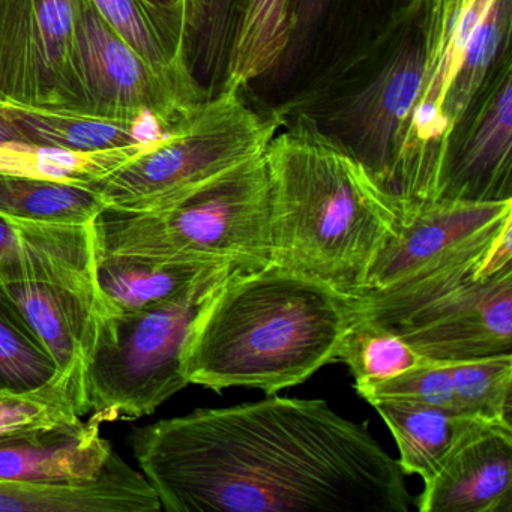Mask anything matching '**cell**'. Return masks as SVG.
Wrapping results in <instances>:
<instances>
[{"instance_id": "4", "label": "cell", "mask_w": 512, "mask_h": 512, "mask_svg": "<svg viewBox=\"0 0 512 512\" xmlns=\"http://www.w3.org/2000/svg\"><path fill=\"white\" fill-rule=\"evenodd\" d=\"M266 152V151H265ZM95 253L170 257L248 272L272 263L271 190L265 154L170 208H106L92 224Z\"/></svg>"}, {"instance_id": "5", "label": "cell", "mask_w": 512, "mask_h": 512, "mask_svg": "<svg viewBox=\"0 0 512 512\" xmlns=\"http://www.w3.org/2000/svg\"><path fill=\"white\" fill-rule=\"evenodd\" d=\"M277 131V121L251 110L241 89L221 88L175 130L91 188L107 208L161 211L265 154Z\"/></svg>"}, {"instance_id": "22", "label": "cell", "mask_w": 512, "mask_h": 512, "mask_svg": "<svg viewBox=\"0 0 512 512\" xmlns=\"http://www.w3.org/2000/svg\"><path fill=\"white\" fill-rule=\"evenodd\" d=\"M511 14L512 0H494L467 43L445 106L451 148L473 103L484 91L494 65L499 62L500 50L508 46Z\"/></svg>"}, {"instance_id": "14", "label": "cell", "mask_w": 512, "mask_h": 512, "mask_svg": "<svg viewBox=\"0 0 512 512\" xmlns=\"http://www.w3.org/2000/svg\"><path fill=\"white\" fill-rule=\"evenodd\" d=\"M415 500L421 512H511L512 425L493 422L461 443Z\"/></svg>"}, {"instance_id": "25", "label": "cell", "mask_w": 512, "mask_h": 512, "mask_svg": "<svg viewBox=\"0 0 512 512\" xmlns=\"http://www.w3.org/2000/svg\"><path fill=\"white\" fill-rule=\"evenodd\" d=\"M337 362L349 367L355 383H362L386 379L433 361L416 352L397 332L362 316L344 337Z\"/></svg>"}, {"instance_id": "1", "label": "cell", "mask_w": 512, "mask_h": 512, "mask_svg": "<svg viewBox=\"0 0 512 512\" xmlns=\"http://www.w3.org/2000/svg\"><path fill=\"white\" fill-rule=\"evenodd\" d=\"M128 443L169 512H407L415 500L397 458L323 400L197 409Z\"/></svg>"}, {"instance_id": "3", "label": "cell", "mask_w": 512, "mask_h": 512, "mask_svg": "<svg viewBox=\"0 0 512 512\" xmlns=\"http://www.w3.org/2000/svg\"><path fill=\"white\" fill-rule=\"evenodd\" d=\"M272 263L347 295L364 290L400 226V200L347 146L311 122L275 133L265 152Z\"/></svg>"}, {"instance_id": "30", "label": "cell", "mask_w": 512, "mask_h": 512, "mask_svg": "<svg viewBox=\"0 0 512 512\" xmlns=\"http://www.w3.org/2000/svg\"><path fill=\"white\" fill-rule=\"evenodd\" d=\"M332 0H296L293 14L292 44L287 56L295 58L296 53L302 52L308 38L317 29L320 20L325 16Z\"/></svg>"}, {"instance_id": "2", "label": "cell", "mask_w": 512, "mask_h": 512, "mask_svg": "<svg viewBox=\"0 0 512 512\" xmlns=\"http://www.w3.org/2000/svg\"><path fill=\"white\" fill-rule=\"evenodd\" d=\"M358 299L281 266L230 272L215 284L188 332L182 373L215 392L301 385L337 364L361 319Z\"/></svg>"}, {"instance_id": "8", "label": "cell", "mask_w": 512, "mask_h": 512, "mask_svg": "<svg viewBox=\"0 0 512 512\" xmlns=\"http://www.w3.org/2000/svg\"><path fill=\"white\" fill-rule=\"evenodd\" d=\"M80 0H0V103L79 113Z\"/></svg>"}, {"instance_id": "24", "label": "cell", "mask_w": 512, "mask_h": 512, "mask_svg": "<svg viewBox=\"0 0 512 512\" xmlns=\"http://www.w3.org/2000/svg\"><path fill=\"white\" fill-rule=\"evenodd\" d=\"M64 382L77 385L62 376L37 335L0 298V391L31 392Z\"/></svg>"}, {"instance_id": "18", "label": "cell", "mask_w": 512, "mask_h": 512, "mask_svg": "<svg viewBox=\"0 0 512 512\" xmlns=\"http://www.w3.org/2000/svg\"><path fill=\"white\" fill-rule=\"evenodd\" d=\"M4 104L14 127L25 142L73 152H103L145 145L175 130L157 121H118L64 110Z\"/></svg>"}, {"instance_id": "13", "label": "cell", "mask_w": 512, "mask_h": 512, "mask_svg": "<svg viewBox=\"0 0 512 512\" xmlns=\"http://www.w3.org/2000/svg\"><path fill=\"white\" fill-rule=\"evenodd\" d=\"M478 115L449 151L436 200L499 202L511 196V62L496 68Z\"/></svg>"}, {"instance_id": "26", "label": "cell", "mask_w": 512, "mask_h": 512, "mask_svg": "<svg viewBox=\"0 0 512 512\" xmlns=\"http://www.w3.org/2000/svg\"><path fill=\"white\" fill-rule=\"evenodd\" d=\"M445 365L464 413L485 421L512 425V353Z\"/></svg>"}, {"instance_id": "20", "label": "cell", "mask_w": 512, "mask_h": 512, "mask_svg": "<svg viewBox=\"0 0 512 512\" xmlns=\"http://www.w3.org/2000/svg\"><path fill=\"white\" fill-rule=\"evenodd\" d=\"M296 0H238L223 88L242 89L287 58Z\"/></svg>"}, {"instance_id": "6", "label": "cell", "mask_w": 512, "mask_h": 512, "mask_svg": "<svg viewBox=\"0 0 512 512\" xmlns=\"http://www.w3.org/2000/svg\"><path fill=\"white\" fill-rule=\"evenodd\" d=\"M223 278L130 313H106L101 308L97 338L83 374L91 421L101 425L152 415L188 386L182 373L185 340L209 292Z\"/></svg>"}, {"instance_id": "28", "label": "cell", "mask_w": 512, "mask_h": 512, "mask_svg": "<svg viewBox=\"0 0 512 512\" xmlns=\"http://www.w3.org/2000/svg\"><path fill=\"white\" fill-rule=\"evenodd\" d=\"M355 391L371 406L409 403L464 413L455 397L446 365L440 362L419 365L386 379L355 383Z\"/></svg>"}, {"instance_id": "27", "label": "cell", "mask_w": 512, "mask_h": 512, "mask_svg": "<svg viewBox=\"0 0 512 512\" xmlns=\"http://www.w3.org/2000/svg\"><path fill=\"white\" fill-rule=\"evenodd\" d=\"M85 415V394L73 383L31 392L0 391V439L77 421Z\"/></svg>"}, {"instance_id": "23", "label": "cell", "mask_w": 512, "mask_h": 512, "mask_svg": "<svg viewBox=\"0 0 512 512\" xmlns=\"http://www.w3.org/2000/svg\"><path fill=\"white\" fill-rule=\"evenodd\" d=\"M107 23L158 70L194 79L184 41L145 0H92Z\"/></svg>"}, {"instance_id": "32", "label": "cell", "mask_w": 512, "mask_h": 512, "mask_svg": "<svg viewBox=\"0 0 512 512\" xmlns=\"http://www.w3.org/2000/svg\"><path fill=\"white\" fill-rule=\"evenodd\" d=\"M154 8L184 41L187 52L188 38L194 23V0H145Z\"/></svg>"}, {"instance_id": "10", "label": "cell", "mask_w": 512, "mask_h": 512, "mask_svg": "<svg viewBox=\"0 0 512 512\" xmlns=\"http://www.w3.org/2000/svg\"><path fill=\"white\" fill-rule=\"evenodd\" d=\"M386 328L440 364L512 353V268L467 281Z\"/></svg>"}, {"instance_id": "34", "label": "cell", "mask_w": 512, "mask_h": 512, "mask_svg": "<svg viewBox=\"0 0 512 512\" xmlns=\"http://www.w3.org/2000/svg\"><path fill=\"white\" fill-rule=\"evenodd\" d=\"M194 7H196V0H194Z\"/></svg>"}, {"instance_id": "9", "label": "cell", "mask_w": 512, "mask_h": 512, "mask_svg": "<svg viewBox=\"0 0 512 512\" xmlns=\"http://www.w3.org/2000/svg\"><path fill=\"white\" fill-rule=\"evenodd\" d=\"M509 220L512 199L437 200L403 208L397 233L380 251L359 295L389 292L481 256Z\"/></svg>"}, {"instance_id": "21", "label": "cell", "mask_w": 512, "mask_h": 512, "mask_svg": "<svg viewBox=\"0 0 512 512\" xmlns=\"http://www.w3.org/2000/svg\"><path fill=\"white\" fill-rule=\"evenodd\" d=\"M107 208L94 188L0 173V215L28 223L91 226Z\"/></svg>"}, {"instance_id": "16", "label": "cell", "mask_w": 512, "mask_h": 512, "mask_svg": "<svg viewBox=\"0 0 512 512\" xmlns=\"http://www.w3.org/2000/svg\"><path fill=\"white\" fill-rule=\"evenodd\" d=\"M95 254L101 305L112 314L142 310L232 272L227 266L199 260Z\"/></svg>"}, {"instance_id": "12", "label": "cell", "mask_w": 512, "mask_h": 512, "mask_svg": "<svg viewBox=\"0 0 512 512\" xmlns=\"http://www.w3.org/2000/svg\"><path fill=\"white\" fill-rule=\"evenodd\" d=\"M424 67V37L401 43L341 112V124L355 145L350 152L389 193L404 127L421 92Z\"/></svg>"}, {"instance_id": "15", "label": "cell", "mask_w": 512, "mask_h": 512, "mask_svg": "<svg viewBox=\"0 0 512 512\" xmlns=\"http://www.w3.org/2000/svg\"><path fill=\"white\" fill-rule=\"evenodd\" d=\"M97 422H64L0 439V479L79 485L100 479L119 455Z\"/></svg>"}, {"instance_id": "29", "label": "cell", "mask_w": 512, "mask_h": 512, "mask_svg": "<svg viewBox=\"0 0 512 512\" xmlns=\"http://www.w3.org/2000/svg\"><path fill=\"white\" fill-rule=\"evenodd\" d=\"M91 226H55L28 223L0 215V260L17 254L44 250L77 241L91 232Z\"/></svg>"}, {"instance_id": "31", "label": "cell", "mask_w": 512, "mask_h": 512, "mask_svg": "<svg viewBox=\"0 0 512 512\" xmlns=\"http://www.w3.org/2000/svg\"><path fill=\"white\" fill-rule=\"evenodd\" d=\"M508 268H512V220L506 221L488 245L476 272V280H485Z\"/></svg>"}, {"instance_id": "19", "label": "cell", "mask_w": 512, "mask_h": 512, "mask_svg": "<svg viewBox=\"0 0 512 512\" xmlns=\"http://www.w3.org/2000/svg\"><path fill=\"white\" fill-rule=\"evenodd\" d=\"M373 407L394 436L401 469L406 475L421 476L424 484L461 443L493 424L466 413L418 404L377 403Z\"/></svg>"}, {"instance_id": "33", "label": "cell", "mask_w": 512, "mask_h": 512, "mask_svg": "<svg viewBox=\"0 0 512 512\" xmlns=\"http://www.w3.org/2000/svg\"><path fill=\"white\" fill-rule=\"evenodd\" d=\"M7 142H25V140L5 113L4 104L0 103V143Z\"/></svg>"}, {"instance_id": "17", "label": "cell", "mask_w": 512, "mask_h": 512, "mask_svg": "<svg viewBox=\"0 0 512 512\" xmlns=\"http://www.w3.org/2000/svg\"><path fill=\"white\" fill-rule=\"evenodd\" d=\"M161 503L148 479L121 457L97 481L46 485L0 479V512H155Z\"/></svg>"}, {"instance_id": "7", "label": "cell", "mask_w": 512, "mask_h": 512, "mask_svg": "<svg viewBox=\"0 0 512 512\" xmlns=\"http://www.w3.org/2000/svg\"><path fill=\"white\" fill-rule=\"evenodd\" d=\"M74 67L82 115L175 128L209 97L197 80L164 73L146 61L92 0H80Z\"/></svg>"}, {"instance_id": "11", "label": "cell", "mask_w": 512, "mask_h": 512, "mask_svg": "<svg viewBox=\"0 0 512 512\" xmlns=\"http://www.w3.org/2000/svg\"><path fill=\"white\" fill-rule=\"evenodd\" d=\"M0 298L37 335L62 376L83 388L103 308L95 271L0 280Z\"/></svg>"}]
</instances>
